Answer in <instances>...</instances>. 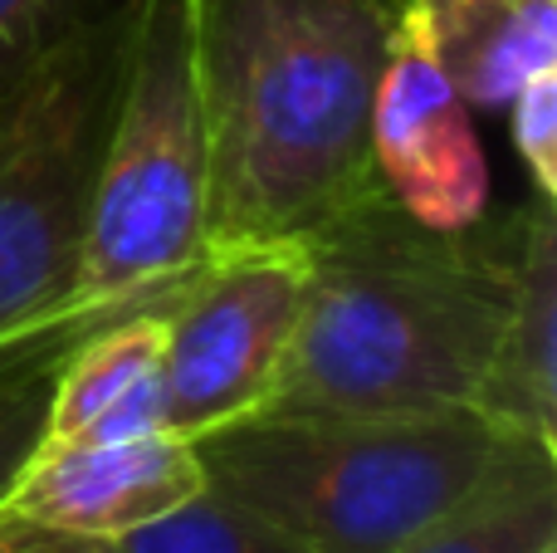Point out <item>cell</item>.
Segmentation results:
<instances>
[{"mask_svg":"<svg viewBox=\"0 0 557 553\" xmlns=\"http://www.w3.org/2000/svg\"><path fill=\"white\" fill-rule=\"evenodd\" d=\"M406 0H191L206 241L298 245L382 192L372 98Z\"/></svg>","mask_w":557,"mask_h":553,"instance_id":"1","label":"cell"},{"mask_svg":"<svg viewBox=\"0 0 557 553\" xmlns=\"http://www.w3.org/2000/svg\"><path fill=\"white\" fill-rule=\"evenodd\" d=\"M196 490H206V470L191 441L176 431H147L98 446L35 451L0 509L117 544L186 505Z\"/></svg>","mask_w":557,"mask_h":553,"instance_id":"8","label":"cell"},{"mask_svg":"<svg viewBox=\"0 0 557 553\" xmlns=\"http://www.w3.org/2000/svg\"><path fill=\"white\" fill-rule=\"evenodd\" d=\"M127 0H0V84Z\"/></svg>","mask_w":557,"mask_h":553,"instance_id":"14","label":"cell"},{"mask_svg":"<svg viewBox=\"0 0 557 553\" xmlns=\"http://www.w3.org/2000/svg\"><path fill=\"white\" fill-rule=\"evenodd\" d=\"M49 407V372L35 378H0V505H5L10 486L29 456L39 451V431H45Z\"/></svg>","mask_w":557,"mask_h":553,"instance_id":"16","label":"cell"},{"mask_svg":"<svg viewBox=\"0 0 557 553\" xmlns=\"http://www.w3.org/2000/svg\"><path fill=\"white\" fill-rule=\"evenodd\" d=\"M499 437L557 451V201L533 192L513 304L470 392Z\"/></svg>","mask_w":557,"mask_h":553,"instance_id":"9","label":"cell"},{"mask_svg":"<svg viewBox=\"0 0 557 553\" xmlns=\"http://www.w3.org/2000/svg\"><path fill=\"white\" fill-rule=\"evenodd\" d=\"M509 143L529 167L533 192L557 201V69H543L513 94L509 103Z\"/></svg>","mask_w":557,"mask_h":553,"instance_id":"15","label":"cell"},{"mask_svg":"<svg viewBox=\"0 0 557 553\" xmlns=\"http://www.w3.org/2000/svg\"><path fill=\"white\" fill-rule=\"evenodd\" d=\"M372 157L392 201L435 231H460L490 211V157L470 123V103L455 94L425 39L416 0L396 15L376 78Z\"/></svg>","mask_w":557,"mask_h":553,"instance_id":"7","label":"cell"},{"mask_svg":"<svg viewBox=\"0 0 557 553\" xmlns=\"http://www.w3.org/2000/svg\"><path fill=\"white\" fill-rule=\"evenodd\" d=\"M166 431L162 407V319L98 329L49 372L39 451L98 446Z\"/></svg>","mask_w":557,"mask_h":553,"instance_id":"10","label":"cell"},{"mask_svg":"<svg viewBox=\"0 0 557 553\" xmlns=\"http://www.w3.org/2000/svg\"><path fill=\"white\" fill-rule=\"evenodd\" d=\"M206 260V127L191 0H127L123 84L74 284L0 353V378L54 372L88 333L113 323L166 319Z\"/></svg>","mask_w":557,"mask_h":553,"instance_id":"3","label":"cell"},{"mask_svg":"<svg viewBox=\"0 0 557 553\" xmlns=\"http://www.w3.org/2000/svg\"><path fill=\"white\" fill-rule=\"evenodd\" d=\"M117 549L123 553H313L211 486L196 490L172 515L123 534Z\"/></svg>","mask_w":557,"mask_h":553,"instance_id":"13","label":"cell"},{"mask_svg":"<svg viewBox=\"0 0 557 553\" xmlns=\"http://www.w3.org/2000/svg\"><path fill=\"white\" fill-rule=\"evenodd\" d=\"M206 486L313 553H396L450 515L509 437L474 407L255 411L191 441Z\"/></svg>","mask_w":557,"mask_h":553,"instance_id":"4","label":"cell"},{"mask_svg":"<svg viewBox=\"0 0 557 553\" xmlns=\"http://www.w3.org/2000/svg\"><path fill=\"white\" fill-rule=\"evenodd\" d=\"M533 201L435 231L372 192L304 235V299L264 411L470 407L513 304Z\"/></svg>","mask_w":557,"mask_h":553,"instance_id":"2","label":"cell"},{"mask_svg":"<svg viewBox=\"0 0 557 553\" xmlns=\"http://www.w3.org/2000/svg\"><path fill=\"white\" fill-rule=\"evenodd\" d=\"M123 49L127 5L0 84V353L74 284Z\"/></svg>","mask_w":557,"mask_h":553,"instance_id":"5","label":"cell"},{"mask_svg":"<svg viewBox=\"0 0 557 553\" xmlns=\"http://www.w3.org/2000/svg\"><path fill=\"white\" fill-rule=\"evenodd\" d=\"M396 553H557V451L509 441L450 515Z\"/></svg>","mask_w":557,"mask_h":553,"instance_id":"12","label":"cell"},{"mask_svg":"<svg viewBox=\"0 0 557 553\" xmlns=\"http://www.w3.org/2000/svg\"><path fill=\"white\" fill-rule=\"evenodd\" d=\"M304 299V245L215 250L162 319L166 431L201 441L270 407Z\"/></svg>","mask_w":557,"mask_h":553,"instance_id":"6","label":"cell"},{"mask_svg":"<svg viewBox=\"0 0 557 553\" xmlns=\"http://www.w3.org/2000/svg\"><path fill=\"white\" fill-rule=\"evenodd\" d=\"M425 39L470 108H509L557 69V0H416Z\"/></svg>","mask_w":557,"mask_h":553,"instance_id":"11","label":"cell"},{"mask_svg":"<svg viewBox=\"0 0 557 553\" xmlns=\"http://www.w3.org/2000/svg\"><path fill=\"white\" fill-rule=\"evenodd\" d=\"M0 553H123V549L113 539L74 534V529H54V525H39V519L0 509Z\"/></svg>","mask_w":557,"mask_h":553,"instance_id":"17","label":"cell"}]
</instances>
